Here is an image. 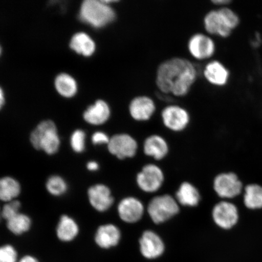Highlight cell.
<instances>
[{"mask_svg": "<svg viewBox=\"0 0 262 262\" xmlns=\"http://www.w3.org/2000/svg\"><path fill=\"white\" fill-rule=\"evenodd\" d=\"M212 3L216 5H227L231 2V0H212Z\"/></svg>", "mask_w": 262, "mask_h": 262, "instance_id": "35", "label": "cell"}, {"mask_svg": "<svg viewBox=\"0 0 262 262\" xmlns=\"http://www.w3.org/2000/svg\"><path fill=\"white\" fill-rule=\"evenodd\" d=\"M18 262H41V261L34 254H26L19 257Z\"/></svg>", "mask_w": 262, "mask_h": 262, "instance_id": "33", "label": "cell"}, {"mask_svg": "<svg viewBox=\"0 0 262 262\" xmlns=\"http://www.w3.org/2000/svg\"><path fill=\"white\" fill-rule=\"evenodd\" d=\"M144 152L147 156L152 157L156 160H161L168 152V144L161 136H150L144 143Z\"/></svg>", "mask_w": 262, "mask_h": 262, "instance_id": "23", "label": "cell"}, {"mask_svg": "<svg viewBox=\"0 0 262 262\" xmlns=\"http://www.w3.org/2000/svg\"><path fill=\"white\" fill-rule=\"evenodd\" d=\"M163 123L166 127L173 131L184 130L190 122V116L184 107L171 104L162 111Z\"/></svg>", "mask_w": 262, "mask_h": 262, "instance_id": "9", "label": "cell"}, {"mask_svg": "<svg viewBox=\"0 0 262 262\" xmlns=\"http://www.w3.org/2000/svg\"><path fill=\"white\" fill-rule=\"evenodd\" d=\"M31 145L37 151L54 156L60 151L61 139L56 124L52 120L39 123L29 136Z\"/></svg>", "mask_w": 262, "mask_h": 262, "instance_id": "2", "label": "cell"}, {"mask_svg": "<svg viewBox=\"0 0 262 262\" xmlns=\"http://www.w3.org/2000/svg\"><path fill=\"white\" fill-rule=\"evenodd\" d=\"M22 203L19 199L5 203L1 206L2 220L5 222L21 212Z\"/></svg>", "mask_w": 262, "mask_h": 262, "instance_id": "29", "label": "cell"}, {"mask_svg": "<svg viewBox=\"0 0 262 262\" xmlns=\"http://www.w3.org/2000/svg\"><path fill=\"white\" fill-rule=\"evenodd\" d=\"M22 190L21 183L14 177H0V202L3 204L18 199Z\"/></svg>", "mask_w": 262, "mask_h": 262, "instance_id": "18", "label": "cell"}, {"mask_svg": "<svg viewBox=\"0 0 262 262\" xmlns=\"http://www.w3.org/2000/svg\"><path fill=\"white\" fill-rule=\"evenodd\" d=\"M204 75L209 83L217 86H224L229 78L228 69L217 60H212L205 66Z\"/></svg>", "mask_w": 262, "mask_h": 262, "instance_id": "19", "label": "cell"}, {"mask_svg": "<svg viewBox=\"0 0 262 262\" xmlns=\"http://www.w3.org/2000/svg\"><path fill=\"white\" fill-rule=\"evenodd\" d=\"M156 105L151 98L146 96L134 97L129 104V113L139 122L149 120L156 112Z\"/></svg>", "mask_w": 262, "mask_h": 262, "instance_id": "13", "label": "cell"}, {"mask_svg": "<svg viewBox=\"0 0 262 262\" xmlns=\"http://www.w3.org/2000/svg\"><path fill=\"white\" fill-rule=\"evenodd\" d=\"M110 140V138L107 134L101 131H97L91 137V142L94 145H104V144L107 145Z\"/></svg>", "mask_w": 262, "mask_h": 262, "instance_id": "32", "label": "cell"}, {"mask_svg": "<svg viewBox=\"0 0 262 262\" xmlns=\"http://www.w3.org/2000/svg\"><path fill=\"white\" fill-rule=\"evenodd\" d=\"M204 26L208 34L217 35L221 37H228L232 30L225 25L218 10H212L206 14Z\"/></svg>", "mask_w": 262, "mask_h": 262, "instance_id": "20", "label": "cell"}, {"mask_svg": "<svg viewBox=\"0 0 262 262\" xmlns=\"http://www.w3.org/2000/svg\"><path fill=\"white\" fill-rule=\"evenodd\" d=\"M2 215H1V206H0V222L2 221Z\"/></svg>", "mask_w": 262, "mask_h": 262, "instance_id": "37", "label": "cell"}, {"mask_svg": "<svg viewBox=\"0 0 262 262\" xmlns=\"http://www.w3.org/2000/svg\"><path fill=\"white\" fill-rule=\"evenodd\" d=\"M55 88L61 96L71 97L77 93V85L74 78L67 74H61L55 81Z\"/></svg>", "mask_w": 262, "mask_h": 262, "instance_id": "27", "label": "cell"}, {"mask_svg": "<svg viewBox=\"0 0 262 262\" xmlns=\"http://www.w3.org/2000/svg\"><path fill=\"white\" fill-rule=\"evenodd\" d=\"M164 175L159 167L150 164L143 167L137 176V183L140 188L146 192H155L161 188Z\"/></svg>", "mask_w": 262, "mask_h": 262, "instance_id": "10", "label": "cell"}, {"mask_svg": "<svg viewBox=\"0 0 262 262\" xmlns=\"http://www.w3.org/2000/svg\"><path fill=\"white\" fill-rule=\"evenodd\" d=\"M177 201L183 206H195L199 204L201 195L198 190L191 183H183L176 193Z\"/></svg>", "mask_w": 262, "mask_h": 262, "instance_id": "26", "label": "cell"}, {"mask_svg": "<svg viewBox=\"0 0 262 262\" xmlns=\"http://www.w3.org/2000/svg\"><path fill=\"white\" fill-rule=\"evenodd\" d=\"M87 198L91 207L99 212L109 210L114 202L111 189L102 183L90 186L87 189Z\"/></svg>", "mask_w": 262, "mask_h": 262, "instance_id": "7", "label": "cell"}, {"mask_svg": "<svg viewBox=\"0 0 262 262\" xmlns=\"http://www.w3.org/2000/svg\"><path fill=\"white\" fill-rule=\"evenodd\" d=\"M86 168L89 172H97L100 169V165L96 160H90L86 164Z\"/></svg>", "mask_w": 262, "mask_h": 262, "instance_id": "34", "label": "cell"}, {"mask_svg": "<svg viewBox=\"0 0 262 262\" xmlns=\"http://www.w3.org/2000/svg\"><path fill=\"white\" fill-rule=\"evenodd\" d=\"M243 202L246 208L251 211L262 209V185L257 183L244 186Z\"/></svg>", "mask_w": 262, "mask_h": 262, "instance_id": "22", "label": "cell"}, {"mask_svg": "<svg viewBox=\"0 0 262 262\" xmlns=\"http://www.w3.org/2000/svg\"><path fill=\"white\" fill-rule=\"evenodd\" d=\"M80 18L94 28H101L116 19V12L103 0H86L82 3Z\"/></svg>", "mask_w": 262, "mask_h": 262, "instance_id": "3", "label": "cell"}, {"mask_svg": "<svg viewBox=\"0 0 262 262\" xmlns=\"http://www.w3.org/2000/svg\"><path fill=\"white\" fill-rule=\"evenodd\" d=\"M196 68L185 58L173 57L162 62L157 70L156 84L161 93L184 97L198 76Z\"/></svg>", "mask_w": 262, "mask_h": 262, "instance_id": "1", "label": "cell"}, {"mask_svg": "<svg viewBox=\"0 0 262 262\" xmlns=\"http://www.w3.org/2000/svg\"><path fill=\"white\" fill-rule=\"evenodd\" d=\"M46 191L55 198H60L68 194L70 185L63 176L54 173L48 177L45 183Z\"/></svg>", "mask_w": 262, "mask_h": 262, "instance_id": "24", "label": "cell"}, {"mask_svg": "<svg viewBox=\"0 0 262 262\" xmlns=\"http://www.w3.org/2000/svg\"><path fill=\"white\" fill-rule=\"evenodd\" d=\"M111 117V109L108 104L98 100L88 108L83 114L85 121L92 125L98 126L105 123Z\"/></svg>", "mask_w": 262, "mask_h": 262, "instance_id": "17", "label": "cell"}, {"mask_svg": "<svg viewBox=\"0 0 262 262\" xmlns=\"http://www.w3.org/2000/svg\"><path fill=\"white\" fill-rule=\"evenodd\" d=\"M179 212L178 201L168 194L156 196L147 206V212L150 219L157 224L168 221Z\"/></svg>", "mask_w": 262, "mask_h": 262, "instance_id": "4", "label": "cell"}, {"mask_svg": "<svg viewBox=\"0 0 262 262\" xmlns=\"http://www.w3.org/2000/svg\"><path fill=\"white\" fill-rule=\"evenodd\" d=\"M107 145L111 155L119 159L134 157L138 147L136 140L127 134H116L110 138Z\"/></svg>", "mask_w": 262, "mask_h": 262, "instance_id": "8", "label": "cell"}, {"mask_svg": "<svg viewBox=\"0 0 262 262\" xmlns=\"http://www.w3.org/2000/svg\"><path fill=\"white\" fill-rule=\"evenodd\" d=\"M5 103V96L4 93H3V91L1 88H0V110L2 109V107L3 106V104Z\"/></svg>", "mask_w": 262, "mask_h": 262, "instance_id": "36", "label": "cell"}, {"mask_svg": "<svg viewBox=\"0 0 262 262\" xmlns=\"http://www.w3.org/2000/svg\"><path fill=\"white\" fill-rule=\"evenodd\" d=\"M140 251L144 257L152 259L159 257L165 250L162 238L155 232L146 231L140 239Z\"/></svg>", "mask_w": 262, "mask_h": 262, "instance_id": "14", "label": "cell"}, {"mask_svg": "<svg viewBox=\"0 0 262 262\" xmlns=\"http://www.w3.org/2000/svg\"><path fill=\"white\" fill-rule=\"evenodd\" d=\"M55 232L59 242L63 244H71L79 236L80 227L73 216L63 214L59 217Z\"/></svg>", "mask_w": 262, "mask_h": 262, "instance_id": "12", "label": "cell"}, {"mask_svg": "<svg viewBox=\"0 0 262 262\" xmlns=\"http://www.w3.org/2000/svg\"><path fill=\"white\" fill-rule=\"evenodd\" d=\"M213 187L216 194L223 199H232L244 191L243 182L236 173L223 172L215 177Z\"/></svg>", "mask_w": 262, "mask_h": 262, "instance_id": "5", "label": "cell"}, {"mask_svg": "<svg viewBox=\"0 0 262 262\" xmlns=\"http://www.w3.org/2000/svg\"><path fill=\"white\" fill-rule=\"evenodd\" d=\"M1 52H2V49H1V47H0V55H1Z\"/></svg>", "mask_w": 262, "mask_h": 262, "instance_id": "38", "label": "cell"}, {"mask_svg": "<svg viewBox=\"0 0 262 262\" xmlns=\"http://www.w3.org/2000/svg\"><path fill=\"white\" fill-rule=\"evenodd\" d=\"M118 213L123 221L129 224L138 222L142 219L144 206L139 200L127 198L122 200L118 205Z\"/></svg>", "mask_w": 262, "mask_h": 262, "instance_id": "16", "label": "cell"}, {"mask_svg": "<svg viewBox=\"0 0 262 262\" xmlns=\"http://www.w3.org/2000/svg\"><path fill=\"white\" fill-rule=\"evenodd\" d=\"M70 145L72 151L75 155H83L86 149V135L84 131L75 130L71 134Z\"/></svg>", "mask_w": 262, "mask_h": 262, "instance_id": "28", "label": "cell"}, {"mask_svg": "<svg viewBox=\"0 0 262 262\" xmlns=\"http://www.w3.org/2000/svg\"><path fill=\"white\" fill-rule=\"evenodd\" d=\"M226 25L232 31L239 25L240 19L234 11L228 7H222L217 9Z\"/></svg>", "mask_w": 262, "mask_h": 262, "instance_id": "31", "label": "cell"}, {"mask_svg": "<svg viewBox=\"0 0 262 262\" xmlns=\"http://www.w3.org/2000/svg\"><path fill=\"white\" fill-rule=\"evenodd\" d=\"M33 226L32 219L26 213L19 212L6 222V227L10 233L16 237H21L28 234Z\"/></svg>", "mask_w": 262, "mask_h": 262, "instance_id": "21", "label": "cell"}, {"mask_svg": "<svg viewBox=\"0 0 262 262\" xmlns=\"http://www.w3.org/2000/svg\"><path fill=\"white\" fill-rule=\"evenodd\" d=\"M188 48L193 57L198 60H205L214 54L215 45L209 35L196 33L189 39Z\"/></svg>", "mask_w": 262, "mask_h": 262, "instance_id": "11", "label": "cell"}, {"mask_svg": "<svg viewBox=\"0 0 262 262\" xmlns=\"http://www.w3.org/2000/svg\"><path fill=\"white\" fill-rule=\"evenodd\" d=\"M19 255L17 249L11 244L0 245V262H18Z\"/></svg>", "mask_w": 262, "mask_h": 262, "instance_id": "30", "label": "cell"}, {"mask_svg": "<svg viewBox=\"0 0 262 262\" xmlns=\"http://www.w3.org/2000/svg\"><path fill=\"white\" fill-rule=\"evenodd\" d=\"M212 216L215 225L225 230L234 228L240 221L237 206L227 201L217 203L212 209Z\"/></svg>", "mask_w": 262, "mask_h": 262, "instance_id": "6", "label": "cell"}, {"mask_svg": "<svg viewBox=\"0 0 262 262\" xmlns=\"http://www.w3.org/2000/svg\"><path fill=\"white\" fill-rule=\"evenodd\" d=\"M70 47L78 54L84 56H91L96 51V43L89 35L85 33H78L73 36Z\"/></svg>", "mask_w": 262, "mask_h": 262, "instance_id": "25", "label": "cell"}, {"mask_svg": "<svg viewBox=\"0 0 262 262\" xmlns=\"http://www.w3.org/2000/svg\"><path fill=\"white\" fill-rule=\"evenodd\" d=\"M120 238L119 228L112 224H106L98 227L94 235V242L98 247L107 250L116 247L119 243Z\"/></svg>", "mask_w": 262, "mask_h": 262, "instance_id": "15", "label": "cell"}]
</instances>
